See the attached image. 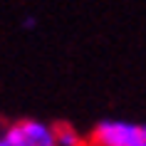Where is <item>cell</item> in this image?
I'll list each match as a JSON object with an SVG mask.
<instances>
[{"instance_id":"obj_1","label":"cell","mask_w":146,"mask_h":146,"mask_svg":"<svg viewBox=\"0 0 146 146\" xmlns=\"http://www.w3.org/2000/svg\"><path fill=\"white\" fill-rule=\"evenodd\" d=\"M146 139V124L126 119H104L89 131L84 146H136Z\"/></svg>"},{"instance_id":"obj_2","label":"cell","mask_w":146,"mask_h":146,"mask_svg":"<svg viewBox=\"0 0 146 146\" xmlns=\"http://www.w3.org/2000/svg\"><path fill=\"white\" fill-rule=\"evenodd\" d=\"M5 146H54V126L40 119H20L0 134Z\"/></svg>"},{"instance_id":"obj_3","label":"cell","mask_w":146,"mask_h":146,"mask_svg":"<svg viewBox=\"0 0 146 146\" xmlns=\"http://www.w3.org/2000/svg\"><path fill=\"white\" fill-rule=\"evenodd\" d=\"M54 146H84V139L74 126L60 124L54 126Z\"/></svg>"},{"instance_id":"obj_4","label":"cell","mask_w":146,"mask_h":146,"mask_svg":"<svg viewBox=\"0 0 146 146\" xmlns=\"http://www.w3.org/2000/svg\"><path fill=\"white\" fill-rule=\"evenodd\" d=\"M37 27V17L35 15H25L23 17V30H35Z\"/></svg>"},{"instance_id":"obj_5","label":"cell","mask_w":146,"mask_h":146,"mask_svg":"<svg viewBox=\"0 0 146 146\" xmlns=\"http://www.w3.org/2000/svg\"><path fill=\"white\" fill-rule=\"evenodd\" d=\"M136 146H146V139H144V141H141V144H136Z\"/></svg>"},{"instance_id":"obj_6","label":"cell","mask_w":146,"mask_h":146,"mask_svg":"<svg viewBox=\"0 0 146 146\" xmlns=\"http://www.w3.org/2000/svg\"><path fill=\"white\" fill-rule=\"evenodd\" d=\"M0 146H5V144H3V141H0Z\"/></svg>"}]
</instances>
